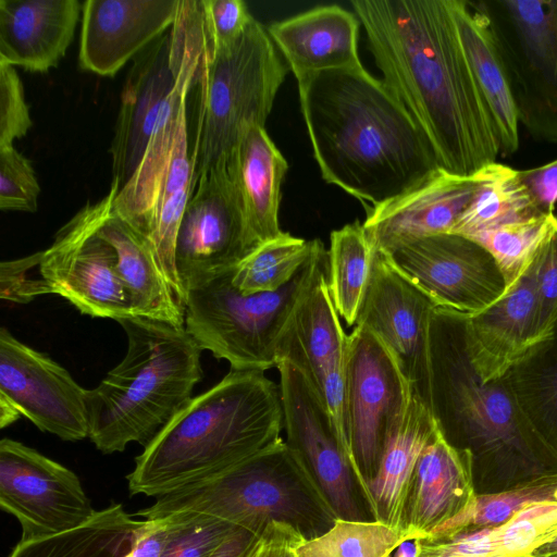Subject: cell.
Wrapping results in <instances>:
<instances>
[{"mask_svg":"<svg viewBox=\"0 0 557 557\" xmlns=\"http://www.w3.org/2000/svg\"><path fill=\"white\" fill-rule=\"evenodd\" d=\"M405 534L380 521L337 519L322 535L304 541L297 557H391L406 542Z\"/></svg>","mask_w":557,"mask_h":557,"instance_id":"obj_39","label":"cell"},{"mask_svg":"<svg viewBox=\"0 0 557 557\" xmlns=\"http://www.w3.org/2000/svg\"><path fill=\"white\" fill-rule=\"evenodd\" d=\"M276 368L286 444L305 465L338 519L376 521L369 495L317 392L292 363L282 361Z\"/></svg>","mask_w":557,"mask_h":557,"instance_id":"obj_12","label":"cell"},{"mask_svg":"<svg viewBox=\"0 0 557 557\" xmlns=\"http://www.w3.org/2000/svg\"><path fill=\"white\" fill-rule=\"evenodd\" d=\"M411 398L410 385L388 348L372 331L356 325L347 345L345 431L355 471L370 500L368 483Z\"/></svg>","mask_w":557,"mask_h":557,"instance_id":"obj_10","label":"cell"},{"mask_svg":"<svg viewBox=\"0 0 557 557\" xmlns=\"http://www.w3.org/2000/svg\"><path fill=\"white\" fill-rule=\"evenodd\" d=\"M543 213L522 183L519 171L496 161L482 169L473 200L450 233L470 237Z\"/></svg>","mask_w":557,"mask_h":557,"instance_id":"obj_34","label":"cell"},{"mask_svg":"<svg viewBox=\"0 0 557 557\" xmlns=\"http://www.w3.org/2000/svg\"><path fill=\"white\" fill-rule=\"evenodd\" d=\"M88 389L46 354L0 330V425L26 417L64 441L89 436Z\"/></svg>","mask_w":557,"mask_h":557,"instance_id":"obj_13","label":"cell"},{"mask_svg":"<svg viewBox=\"0 0 557 557\" xmlns=\"http://www.w3.org/2000/svg\"><path fill=\"white\" fill-rule=\"evenodd\" d=\"M383 82L430 141L438 168L473 175L499 145L448 0H354Z\"/></svg>","mask_w":557,"mask_h":557,"instance_id":"obj_1","label":"cell"},{"mask_svg":"<svg viewBox=\"0 0 557 557\" xmlns=\"http://www.w3.org/2000/svg\"><path fill=\"white\" fill-rule=\"evenodd\" d=\"M245 220L249 252L281 236L282 185L288 163L265 127L248 126L226 158Z\"/></svg>","mask_w":557,"mask_h":557,"instance_id":"obj_27","label":"cell"},{"mask_svg":"<svg viewBox=\"0 0 557 557\" xmlns=\"http://www.w3.org/2000/svg\"><path fill=\"white\" fill-rule=\"evenodd\" d=\"M208 47L223 50L245 33L252 15L242 0H200Z\"/></svg>","mask_w":557,"mask_h":557,"instance_id":"obj_43","label":"cell"},{"mask_svg":"<svg viewBox=\"0 0 557 557\" xmlns=\"http://www.w3.org/2000/svg\"><path fill=\"white\" fill-rule=\"evenodd\" d=\"M171 523L166 518L144 520L138 530L133 557H161L170 534Z\"/></svg>","mask_w":557,"mask_h":557,"instance_id":"obj_48","label":"cell"},{"mask_svg":"<svg viewBox=\"0 0 557 557\" xmlns=\"http://www.w3.org/2000/svg\"><path fill=\"white\" fill-rule=\"evenodd\" d=\"M481 180L482 169L461 176L438 168L404 194L367 211L363 226L374 248L385 252L416 239L450 233Z\"/></svg>","mask_w":557,"mask_h":557,"instance_id":"obj_21","label":"cell"},{"mask_svg":"<svg viewBox=\"0 0 557 557\" xmlns=\"http://www.w3.org/2000/svg\"><path fill=\"white\" fill-rule=\"evenodd\" d=\"M554 557H557V556H554Z\"/></svg>","mask_w":557,"mask_h":557,"instance_id":"obj_51","label":"cell"},{"mask_svg":"<svg viewBox=\"0 0 557 557\" xmlns=\"http://www.w3.org/2000/svg\"><path fill=\"white\" fill-rule=\"evenodd\" d=\"M41 251L32 256L3 261L0 264L1 299L26 304L35 297L51 294L46 282L38 274H33L40 262ZM39 271V270H38Z\"/></svg>","mask_w":557,"mask_h":557,"instance_id":"obj_45","label":"cell"},{"mask_svg":"<svg viewBox=\"0 0 557 557\" xmlns=\"http://www.w3.org/2000/svg\"><path fill=\"white\" fill-rule=\"evenodd\" d=\"M39 194L30 161L13 146L0 148V209L35 212Z\"/></svg>","mask_w":557,"mask_h":557,"instance_id":"obj_41","label":"cell"},{"mask_svg":"<svg viewBox=\"0 0 557 557\" xmlns=\"http://www.w3.org/2000/svg\"><path fill=\"white\" fill-rule=\"evenodd\" d=\"M506 377L532 429L557 456V324Z\"/></svg>","mask_w":557,"mask_h":557,"instance_id":"obj_33","label":"cell"},{"mask_svg":"<svg viewBox=\"0 0 557 557\" xmlns=\"http://www.w3.org/2000/svg\"><path fill=\"white\" fill-rule=\"evenodd\" d=\"M374 245L363 223L355 221L330 236L329 289L339 317L357 322L370 278Z\"/></svg>","mask_w":557,"mask_h":557,"instance_id":"obj_35","label":"cell"},{"mask_svg":"<svg viewBox=\"0 0 557 557\" xmlns=\"http://www.w3.org/2000/svg\"><path fill=\"white\" fill-rule=\"evenodd\" d=\"M248 253L242 206L224 157L199 176L178 227L175 267L184 297L188 287L234 268Z\"/></svg>","mask_w":557,"mask_h":557,"instance_id":"obj_18","label":"cell"},{"mask_svg":"<svg viewBox=\"0 0 557 557\" xmlns=\"http://www.w3.org/2000/svg\"><path fill=\"white\" fill-rule=\"evenodd\" d=\"M306 541L290 525L270 522L242 557H297L296 548Z\"/></svg>","mask_w":557,"mask_h":557,"instance_id":"obj_46","label":"cell"},{"mask_svg":"<svg viewBox=\"0 0 557 557\" xmlns=\"http://www.w3.org/2000/svg\"><path fill=\"white\" fill-rule=\"evenodd\" d=\"M257 534L245 529H237L215 552L212 557H242Z\"/></svg>","mask_w":557,"mask_h":557,"instance_id":"obj_49","label":"cell"},{"mask_svg":"<svg viewBox=\"0 0 557 557\" xmlns=\"http://www.w3.org/2000/svg\"><path fill=\"white\" fill-rule=\"evenodd\" d=\"M206 47L201 29L189 30L177 82L166 98L144 156L119 190L113 212L147 238L151 213L166 174L181 126L187 121V99Z\"/></svg>","mask_w":557,"mask_h":557,"instance_id":"obj_22","label":"cell"},{"mask_svg":"<svg viewBox=\"0 0 557 557\" xmlns=\"http://www.w3.org/2000/svg\"><path fill=\"white\" fill-rule=\"evenodd\" d=\"M554 556H557V534L550 541L539 547L534 553V557Z\"/></svg>","mask_w":557,"mask_h":557,"instance_id":"obj_50","label":"cell"},{"mask_svg":"<svg viewBox=\"0 0 557 557\" xmlns=\"http://www.w3.org/2000/svg\"><path fill=\"white\" fill-rule=\"evenodd\" d=\"M143 521L128 513L122 504H111L75 529L21 540L8 557H133Z\"/></svg>","mask_w":557,"mask_h":557,"instance_id":"obj_32","label":"cell"},{"mask_svg":"<svg viewBox=\"0 0 557 557\" xmlns=\"http://www.w3.org/2000/svg\"><path fill=\"white\" fill-rule=\"evenodd\" d=\"M180 0H86L82 4L79 67L114 76L171 28Z\"/></svg>","mask_w":557,"mask_h":557,"instance_id":"obj_20","label":"cell"},{"mask_svg":"<svg viewBox=\"0 0 557 557\" xmlns=\"http://www.w3.org/2000/svg\"><path fill=\"white\" fill-rule=\"evenodd\" d=\"M188 17L189 0H180L170 30L133 59L126 75L110 147L112 181H117L121 188L137 169L161 108L177 82Z\"/></svg>","mask_w":557,"mask_h":557,"instance_id":"obj_17","label":"cell"},{"mask_svg":"<svg viewBox=\"0 0 557 557\" xmlns=\"http://www.w3.org/2000/svg\"><path fill=\"white\" fill-rule=\"evenodd\" d=\"M280 385L260 370H232L193 397L144 447L127 475L132 496L158 497L228 469L281 438Z\"/></svg>","mask_w":557,"mask_h":557,"instance_id":"obj_4","label":"cell"},{"mask_svg":"<svg viewBox=\"0 0 557 557\" xmlns=\"http://www.w3.org/2000/svg\"><path fill=\"white\" fill-rule=\"evenodd\" d=\"M356 14L327 4L271 24L267 29L297 84L326 71L360 69Z\"/></svg>","mask_w":557,"mask_h":557,"instance_id":"obj_25","label":"cell"},{"mask_svg":"<svg viewBox=\"0 0 557 557\" xmlns=\"http://www.w3.org/2000/svg\"><path fill=\"white\" fill-rule=\"evenodd\" d=\"M520 178L536 206L544 213H555L557 205V159L524 171Z\"/></svg>","mask_w":557,"mask_h":557,"instance_id":"obj_47","label":"cell"},{"mask_svg":"<svg viewBox=\"0 0 557 557\" xmlns=\"http://www.w3.org/2000/svg\"><path fill=\"white\" fill-rule=\"evenodd\" d=\"M476 496L470 455L451 446L436 424L410 482L401 527L407 541L428 536L471 507Z\"/></svg>","mask_w":557,"mask_h":557,"instance_id":"obj_24","label":"cell"},{"mask_svg":"<svg viewBox=\"0 0 557 557\" xmlns=\"http://www.w3.org/2000/svg\"><path fill=\"white\" fill-rule=\"evenodd\" d=\"M234 268L186 289L185 329L202 350L225 359L232 370L277 367L280 344L298 305L329 274V253L321 242L289 283L268 293L238 290Z\"/></svg>","mask_w":557,"mask_h":557,"instance_id":"obj_7","label":"cell"},{"mask_svg":"<svg viewBox=\"0 0 557 557\" xmlns=\"http://www.w3.org/2000/svg\"><path fill=\"white\" fill-rule=\"evenodd\" d=\"M435 429L431 410L412 395L401 423L383 449L374 478L368 483L376 521L403 532L404 509L413 471Z\"/></svg>","mask_w":557,"mask_h":557,"instance_id":"obj_31","label":"cell"},{"mask_svg":"<svg viewBox=\"0 0 557 557\" xmlns=\"http://www.w3.org/2000/svg\"><path fill=\"white\" fill-rule=\"evenodd\" d=\"M165 518L170 520L171 528L161 557H212L239 529L227 521L202 515H174Z\"/></svg>","mask_w":557,"mask_h":557,"instance_id":"obj_40","label":"cell"},{"mask_svg":"<svg viewBox=\"0 0 557 557\" xmlns=\"http://www.w3.org/2000/svg\"><path fill=\"white\" fill-rule=\"evenodd\" d=\"M123 360L87 394L89 438L102 454L144 447L193 398L202 379L200 346L185 326L131 315Z\"/></svg>","mask_w":557,"mask_h":557,"instance_id":"obj_5","label":"cell"},{"mask_svg":"<svg viewBox=\"0 0 557 557\" xmlns=\"http://www.w3.org/2000/svg\"><path fill=\"white\" fill-rule=\"evenodd\" d=\"M98 232L115 249L117 270L131 297L134 314L185 326V309L149 240L113 210Z\"/></svg>","mask_w":557,"mask_h":557,"instance_id":"obj_30","label":"cell"},{"mask_svg":"<svg viewBox=\"0 0 557 557\" xmlns=\"http://www.w3.org/2000/svg\"><path fill=\"white\" fill-rule=\"evenodd\" d=\"M174 515L214 517L253 534L281 522L306 541L327 532L338 519L282 437L228 469L158 496L137 512L145 520Z\"/></svg>","mask_w":557,"mask_h":557,"instance_id":"obj_6","label":"cell"},{"mask_svg":"<svg viewBox=\"0 0 557 557\" xmlns=\"http://www.w3.org/2000/svg\"><path fill=\"white\" fill-rule=\"evenodd\" d=\"M535 258L520 281L483 311L462 318L468 357L485 383L505 377L537 346Z\"/></svg>","mask_w":557,"mask_h":557,"instance_id":"obj_23","label":"cell"},{"mask_svg":"<svg viewBox=\"0 0 557 557\" xmlns=\"http://www.w3.org/2000/svg\"><path fill=\"white\" fill-rule=\"evenodd\" d=\"M288 70L268 29L255 17L233 46L211 50L206 44L194 84L198 92L191 149L195 188L203 172L227 158L248 126L265 127Z\"/></svg>","mask_w":557,"mask_h":557,"instance_id":"obj_8","label":"cell"},{"mask_svg":"<svg viewBox=\"0 0 557 557\" xmlns=\"http://www.w3.org/2000/svg\"><path fill=\"white\" fill-rule=\"evenodd\" d=\"M120 188L112 181L101 200L88 202L60 228L52 245L41 251L38 267L51 294L64 297L84 314L115 321L135 314L115 249L98 231Z\"/></svg>","mask_w":557,"mask_h":557,"instance_id":"obj_11","label":"cell"},{"mask_svg":"<svg viewBox=\"0 0 557 557\" xmlns=\"http://www.w3.org/2000/svg\"><path fill=\"white\" fill-rule=\"evenodd\" d=\"M557 534V502L542 503L496 525L413 541V557H534Z\"/></svg>","mask_w":557,"mask_h":557,"instance_id":"obj_29","label":"cell"},{"mask_svg":"<svg viewBox=\"0 0 557 557\" xmlns=\"http://www.w3.org/2000/svg\"><path fill=\"white\" fill-rule=\"evenodd\" d=\"M462 318L436 308L430 330V409L445 440L471 457L476 495L557 473V456L524 417L507 377L483 382L465 346Z\"/></svg>","mask_w":557,"mask_h":557,"instance_id":"obj_3","label":"cell"},{"mask_svg":"<svg viewBox=\"0 0 557 557\" xmlns=\"http://www.w3.org/2000/svg\"><path fill=\"white\" fill-rule=\"evenodd\" d=\"M29 109L22 81L14 69L0 62V148L13 146L15 139L32 127Z\"/></svg>","mask_w":557,"mask_h":557,"instance_id":"obj_44","label":"cell"},{"mask_svg":"<svg viewBox=\"0 0 557 557\" xmlns=\"http://www.w3.org/2000/svg\"><path fill=\"white\" fill-rule=\"evenodd\" d=\"M435 302L375 249L356 325L388 348L412 395L430 409V330ZM431 410V409H430Z\"/></svg>","mask_w":557,"mask_h":557,"instance_id":"obj_16","label":"cell"},{"mask_svg":"<svg viewBox=\"0 0 557 557\" xmlns=\"http://www.w3.org/2000/svg\"><path fill=\"white\" fill-rule=\"evenodd\" d=\"M456 30L478 89L492 117L499 154L519 148V116L504 58L480 1L448 0Z\"/></svg>","mask_w":557,"mask_h":557,"instance_id":"obj_28","label":"cell"},{"mask_svg":"<svg viewBox=\"0 0 557 557\" xmlns=\"http://www.w3.org/2000/svg\"><path fill=\"white\" fill-rule=\"evenodd\" d=\"M322 178L369 211L438 169L424 133L386 84L360 69L319 73L298 84Z\"/></svg>","mask_w":557,"mask_h":557,"instance_id":"obj_2","label":"cell"},{"mask_svg":"<svg viewBox=\"0 0 557 557\" xmlns=\"http://www.w3.org/2000/svg\"><path fill=\"white\" fill-rule=\"evenodd\" d=\"M384 253L437 308L465 318L483 311L505 292L503 274L493 257L459 234L423 237Z\"/></svg>","mask_w":557,"mask_h":557,"instance_id":"obj_15","label":"cell"},{"mask_svg":"<svg viewBox=\"0 0 557 557\" xmlns=\"http://www.w3.org/2000/svg\"><path fill=\"white\" fill-rule=\"evenodd\" d=\"M500 48L519 123L557 144V0H482Z\"/></svg>","mask_w":557,"mask_h":557,"instance_id":"obj_9","label":"cell"},{"mask_svg":"<svg viewBox=\"0 0 557 557\" xmlns=\"http://www.w3.org/2000/svg\"><path fill=\"white\" fill-rule=\"evenodd\" d=\"M320 243V239L306 240L284 232L250 251L235 265L233 284L244 294L277 290L293 280Z\"/></svg>","mask_w":557,"mask_h":557,"instance_id":"obj_36","label":"cell"},{"mask_svg":"<svg viewBox=\"0 0 557 557\" xmlns=\"http://www.w3.org/2000/svg\"><path fill=\"white\" fill-rule=\"evenodd\" d=\"M536 345L553 334L557 324V231L535 257Z\"/></svg>","mask_w":557,"mask_h":557,"instance_id":"obj_42","label":"cell"},{"mask_svg":"<svg viewBox=\"0 0 557 557\" xmlns=\"http://www.w3.org/2000/svg\"><path fill=\"white\" fill-rule=\"evenodd\" d=\"M0 507L20 522L22 541L75 529L96 513L72 470L11 438L0 441Z\"/></svg>","mask_w":557,"mask_h":557,"instance_id":"obj_14","label":"cell"},{"mask_svg":"<svg viewBox=\"0 0 557 557\" xmlns=\"http://www.w3.org/2000/svg\"><path fill=\"white\" fill-rule=\"evenodd\" d=\"M323 275L298 305L278 348V363L287 361L312 385L326 408L343 444L345 431V334ZM278 366V364H277Z\"/></svg>","mask_w":557,"mask_h":557,"instance_id":"obj_19","label":"cell"},{"mask_svg":"<svg viewBox=\"0 0 557 557\" xmlns=\"http://www.w3.org/2000/svg\"><path fill=\"white\" fill-rule=\"evenodd\" d=\"M81 13L77 0H0V62L39 73L55 67Z\"/></svg>","mask_w":557,"mask_h":557,"instance_id":"obj_26","label":"cell"},{"mask_svg":"<svg viewBox=\"0 0 557 557\" xmlns=\"http://www.w3.org/2000/svg\"><path fill=\"white\" fill-rule=\"evenodd\" d=\"M553 502H557V473L507 491L478 495L471 507L436 528L428 536H446L500 525L528 507Z\"/></svg>","mask_w":557,"mask_h":557,"instance_id":"obj_38","label":"cell"},{"mask_svg":"<svg viewBox=\"0 0 557 557\" xmlns=\"http://www.w3.org/2000/svg\"><path fill=\"white\" fill-rule=\"evenodd\" d=\"M556 231L557 215L543 213L485 230L468 238L480 244L493 257L503 274L506 292L520 281Z\"/></svg>","mask_w":557,"mask_h":557,"instance_id":"obj_37","label":"cell"}]
</instances>
